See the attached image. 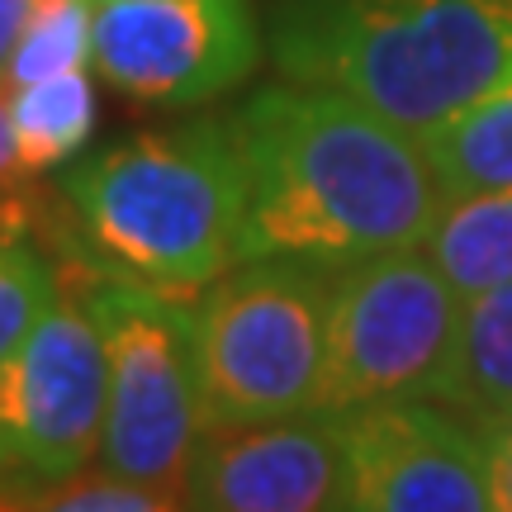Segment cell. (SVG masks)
Instances as JSON below:
<instances>
[{
  "mask_svg": "<svg viewBox=\"0 0 512 512\" xmlns=\"http://www.w3.org/2000/svg\"><path fill=\"white\" fill-rule=\"evenodd\" d=\"M247 176L242 261L328 271L422 247L446 190L413 133L323 86H266L228 114Z\"/></svg>",
  "mask_w": 512,
  "mask_h": 512,
  "instance_id": "obj_1",
  "label": "cell"
},
{
  "mask_svg": "<svg viewBox=\"0 0 512 512\" xmlns=\"http://www.w3.org/2000/svg\"><path fill=\"white\" fill-rule=\"evenodd\" d=\"M271 53L422 138L512 72V0H280Z\"/></svg>",
  "mask_w": 512,
  "mask_h": 512,
  "instance_id": "obj_2",
  "label": "cell"
},
{
  "mask_svg": "<svg viewBox=\"0 0 512 512\" xmlns=\"http://www.w3.org/2000/svg\"><path fill=\"white\" fill-rule=\"evenodd\" d=\"M95 261L166 294H200L242 261L247 176L228 119L138 133L62 171Z\"/></svg>",
  "mask_w": 512,
  "mask_h": 512,
  "instance_id": "obj_3",
  "label": "cell"
},
{
  "mask_svg": "<svg viewBox=\"0 0 512 512\" xmlns=\"http://www.w3.org/2000/svg\"><path fill=\"white\" fill-rule=\"evenodd\" d=\"M332 271L256 256L219 275L190 309L204 432L323 408Z\"/></svg>",
  "mask_w": 512,
  "mask_h": 512,
  "instance_id": "obj_4",
  "label": "cell"
},
{
  "mask_svg": "<svg viewBox=\"0 0 512 512\" xmlns=\"http://www.w3.org/2000/svg\"><path fill=\"white\" fill-rule=\"evenodd\" d=\"M72 275L76 280H57L86 299L110 351L100 465L119 479L181 489L204 437L190 309L176 304V294L110 271L105 261L76 266Z\"/></svg>",
  "mask_w": 512,
  "mask_h": 512,
  "instance_id": "obj_5",
  "label": "cell"
},
{
  "mask_svg": "<svg viewBox=\"0 0 512 512\" xmlns=\"http://www.w3.org/2000/svg\"><path fill=\"white\" fill-rule=\"evenodd\" d=\"M465 299L418 247L332 271L323 408L441 399L460 342Z\"/></svg>",
  "mask_w": 512,
  "mask_h": 512,
  "instance_id": "obj_6",
  "label": "cell"
},
{
  "mask_svg": "<svg viewBox=\"0 0 512 512\" xmlns=\"http://www.w3.org/2000/svg\"><path fill=\"white\" fill-rule=\"evenodd\" d=\"M110 351L86 299L62 290L0 361V479L43 494L100 456Z\"/></svg>",
  "mask_w": 512,
  "mask_h": 512,
  "instance_id": "obj_7",
  "label": "cell"
},
{
  "mask_svg": "<svg viewBox=\"0 0 512 512\" xmlns=\"http://www.w3.org/2000/svg\"><path fill=\"white\" fill-rule=\"evenodd\" d=\"M261 62L247 0H105L95 5L91 67L138 105L190 110L238 91Z\"/></svg>",
  "mask_w": 512,
  "mask_h": 512,
  "instance_id": "obj_8",
  "label": "cell"
},
{
  "mask_svg": "<svg viewBox=\"0 0 512 512\" xmlns=\"http://www.w3.org/2000/svg\"><path fill=\"white\" fill-rule=\"evenodd\" d=\"M342 432L347 512H494L484 437L446 403H370Z\"/></svg>",
  "mask_w": 512,
  "mask_h": 512,
  "instance_id": "obj_9",
  "label": "cell"
},
{
  "mask_svg": "<svg viewBox=\"0 0 512 512\" xmlns=\"http://www.w3.org/2000/svg\"><path fill=\"white\" fill-rule=\"evenodd\" d=\"M190 512H347L342 413L204 432L185 475Z\"/></svg>",
  "mask_w": 512,
  "mask_h": 512,
  "instance_id": "obj_10",
  "label": "cell"
},
{
  "mask_svg": "<svg viewBox=\"0 0 512 512\" xmlns=\"http://www.w3.org/2000/svg\"><path fill=\"white\" fill-rule=\"evenodd\" d=\"M479 437L512 418V285L465 299L456 361L441 399Z\"/></svg>",
  "mask_w": 512,
  "mask_h": 512,
  "instance_id": "obj_11",
  "label": "cell"
},
{
  "mask_svg": "<svg viewBox=\"0 0 512 512\" xmlns=\"http://www.w3.org/2000/svg\"><path fill=\"white\" fill-rule=\"evenodd\" d=\"M422 252L460 299L512 285V185L446 200Z\"/></svg>",
  "mask_w": 512,
  "mask_h": 512,
  "instance_id": "obj_12",
  "label": "cell"
},
{
  "mask_svg": "<svg viewBox=\"0 0 512 512\" xmlns=\"http://www.w3.org/2000/svg\"><path fill=\"white\" fill-rule=\"evenodd\" d=\"M446 200L512 185V72L418 138Z\"/></svg>",
  "mask_w": 512,
  "mask_h": 512,
  "instance_id": "obj_13",
  "label": "cell"
},
{
  "mask_svg": "<svg viewBox=\"0 0 512 512\" xmlns=\"http://www.w3.org/2000/svg\"><path fill=\"white\" fill-rule=\"evenodd\" d=\"M10 110V138H15V157L24 176H48L57 166H72L76 152L91 143L95 119H100V100H95V81L86 67L48 81H34L24 91L5 95Z\"/></svg>",
  "mask_w": 512,
  "mask_h": 512,
  "instance_id": "obj_14",
  "label": "cell"
},
{
  "mask_svg": "<svg viewBox=\"0 0 512 512\" xmlns=\"http://www.w3.org/2000/svg\"><path fill=\"white\" fill-rule=\"evenodd\" d=\"M95 0H34L15 48L0 67V95H15L34 81L91 67Z\"/></svg>",
  "mask_w": 512,
  "mask_h": 512,
  "instance_id": "obj_15",
  "label": "cell"
},
{
  "mask_svg": "<svg viewBox=\"0 0 512 512\" xmlns=\"http://www.w3.org/2000/svg\"><path fill=\"white\" fill-rule=\"evenodd\" d=\"M57 271L48 256L24 238L5 209H0V361L34 332V323L53 309L57 299Z\"/></svg>",
  "mask_w": 512,
  "mask_h": 512,
  "instance_id": "obj_16",
  "label": "cell"
},
{
  "mask_svg": "<svg viewBox=\"0 0 512 512\" xmlns=\"http://www.w3.org/2000/svg\"><path fill=\"white\" fill-rule=\"evenodd\" d=\"M24 512H190L171 484H138L119 475H72L29 498Z\"/></svg>",
  "mask_w": 512,
  "mask_h": 512,
  "instance_id": "obj_17",
  "label": "cell"
},
{
  "mask_svg": "<svg viewBox=\"0 0 512 512\" xmlns=\"http://www.w3.org/2000/svg\"><path fill=\"white\" fill-rule=\"evenodd\" d=\"M489 451V489H494V512H512V418L484 432Z\"/></svg>",
  "mask_w": 512,
  "mask_h": 512,
  "instance_id": "obj_18",
  "label": "cell"
},
{
  "mask_svg": "<svg viewBox=\"0 0 512 512\" xmlns=\"http://www.w3.org/2000/svg\"><path fill=\"white\" fill-rule=\"evenodd\" d=\"M19 181H29V176L19 171L15 138H10V110H5V95H0V195L19 190Z\"/></svg>",
  "mask_w": 512,
  "mask_h": 512,
  "instance_id": "obj_19",
  "label": "cell"
},
{
  "mask_svg": "<svg viewBox=\"0 0 512 512\" xmlns=\"http://www.w3.org/2000/svg\"><path fill=\"white\" fill-rule=\"evenodd\" d=\"M34 10V0H0V67H5V57L15 48L19 29H24V19Z\"/></svg>",
  "mask_w": 512,
  "mask_h": 512,
  "instance_id": "obj_20",
  "label": "cell"
},
{
  "mask_svg": "<svg viewBox=\"0 0 512 512\" xmlns=\"http://www.w3.org/2000/svg\"><path fill=\"white\" fill-rule=\"evenodd\" d=\"M29 498L34 494H24V489H15V484H5V479H0V512H24L29 508Z\"/></svg>",
  "mask_w": 512,
  "mask_h": 512,
  "instance_id": "obj_21",
  "label": "cell"
},
{
  "mask_svg": "<svg viewBox=\"0 0 512 512\" xmlns=\"http://www.w3.org/2000/svg\"><path fill=\"white\" fill-rule=\"evenodd\" d=\"M95 5H105V0H95Z\"/></svg>",
  "mask_w": 512,
  "mask_h": 512,
  "instance_id": "obj_22",
  "label": "cell"
}]
</instances>
